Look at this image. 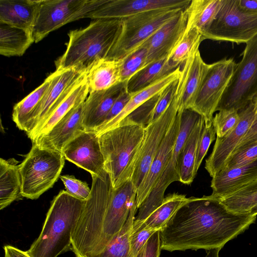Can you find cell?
Segmentation results:
<instances>
[{
  "mask_svg": "<svg viewBox=\"0 0 257 257\" xmlns=\"http://www.w3.org/2000/svg\"><path fill=\"white\" fill-rule=\"evenodd\" d=\"M89 93L85 73L73 88L37 128L27 136L32 142L47 133L58 121L76 105L84 101Z\"/></svg>",
  "mask_w": 257,
  "mask_h": 257,
  "instance_id": "obj_25",
  "label": "cell"
},
{
  "mask_svg": "<svg viewBox=\"0 0 257 257\" xmlns=\"http://www.w3.org/2000/svg\"><path fill=\"white\" fill-rule=\"evenodd\" d=\"M123 59H104L93 66L86 73L89 92L108 89L121 81Z\"/></svg>",
  "mask_w": 257,
  "mask_h": 257,
  "instance_id": "obj_29",
  "label": "cell"
},
{
  "mask_svg": "<svg viewBox=\"0 0 257 257\" xmlns=\"http://www.w3.org/2000/svg\"><path fill=\"white\" fill-rule=\"evenodd\" d=\"M181 71L179 66L172 72L162 77L143 89L134 93L121 112L107 123L98 127L95 132L98 135L114 127L120 121L148 99L160 93L178 80Z\"/></svg>",
  "mask_w": 257,
  "mask_h": 257,
  "instance_id": "obj_26",
  "label": "cell"
},
{
  "mask_svg": "<svg viewBox=\"0 0 257 257\" xmlns=\"http://www.w3.org/2000/svg\"><path fill=\"white\" fill-rule=\"evenodd\" d=\"M221 4V0H191L185 9L186 26L196 28L203 35L215 19Z\"/></svg>",
  "mask_w": 257,
  "mask_h": 257,
  "instance_id": "obj_33",
  "label": "cell"
},
{
  "mask_svg": "<svg viewBox=\"0 0 257 257\" xmlns=\"http://www.w3.org/2000/svg\"><path fill=\"white\" fill-rule=\"evenodd\" d=\"M121 27V19H96L84 29L70 31L66 49L55 62L56 69H74L87 73L106 58Z\"/></svg>",
  "mask_w": 257,
  "mask_h": 257,
  "instance_id": "obj_2",
  "label": "cell"
},
{
  "mask_svg": "<svg viewBox=\"0 0 257 257\" xmlns=\"http://www.w3.org/2000/svg\"><path fill=\"white\" fill-rule=\"evenodd\" d=\"M65 159L89 172L99 175L104 170V160L98 135L95 131H83L63 149Z\"/></svg>",
  "mask_w": 257,
  "mask_h": 257,
  "instance_id": "obj_16",
  "label": "cell"
},
{
  "mask_svg": "<svg viewBox=\"0 0 257 257\" xmlns=\"http://www.w3.org/2000/svg\"><path fill=\"white\" fill-rule=\"evenodd\" d=\"M147 50L142 46L135 53L123 59L121 69V81L127 84L130 79L144 67Z\"/></svg>",
  "mask_w": 257,
  "mask_h": 257,
  "instance_id": "obj_41",
  "label": "cell"
},
{
  "mask_svg": "<svg viewBox=\"0 0 257 257\" xmlns=\"http://www.w3.org/2000/svg\"><path fill=\"white\" fill-rule=\"evenodd\" d=\"M188 198L185 195L173 193L164 198L161 205L132 232L148 227L160 231L176 211Z\"/></svg>",
  "mask_w": 257,
  "mask_h": 257,
  "instance_id": "obj_36",
  "label": "cell"
},
{
  "mask_svg": "<svg viewBox=\"0 0 257 257\" xmlns=\"http://www.w3.org/2000/svg\"><path fill=\"white\" fill-rule=\"evenodd\" d=\"M34 42L32 32L0 22V54L22 56Z\"/></svg>",
  "mask_w": 257,
  "mask_h": 257,
  "instance_id": "obj_32",
  "label": "cell"
},
{
  "mask_svg": "<svg viewBox=\"0 0 257 257\" xmlns=\"http://www.w3.org/2000/svg\"><path fill=\"white\" fill-rule=\"evenodd\" d=\"M60 178L65 187L66 191L69 194L83 200L88 199L91 188L86 182L76 179L73 175H62Z\"/></svg>",
  "mask_w": 257,
  "mask_h": 257,
  "instance_id": "obj_43",
  "label": "cell"
},
{
  "mask_svg": "<svg viewBox=\"0 0 257 257\" xmlns=\"http://www.w3.org/2000/svg\"><path fill=\"white\" fill-rule=\"evenodd\" d=\"M91 192L73 230L71 250L76 257H93L113 188L108 173L91 176Z\"/></svg>",
  "mask_w": 257,
  "mask_h": 257,
  "instance_id": "obj_4",
  "label": "cell"
},
{
  "mask_svg": "<svg viewBox=\"0 0 257 257\" xmlns=\"http://www.w3.org/2000/svg\"><path fill=\"white\" fill-rule=\"evenodd\" d=\"M126 83H120L108 89L89 92L84 102L82 124L86 131H95L104 121L113 103Z\"/></svg>",
  "mask_w": 257,
  "mask_h": 257,
  "instance_id": "obj_23",
  "label": "cell"
},
{
  "mask_svg": "<svg viewBox=\"0 0 257 257\" xmlns=\"http://www.w3.org/2000/svg\"><path fill=\"white\" fill-rule=\"evenodd\" d=\"M204 40L195 27L186 26L185 31L170 56V64L175 69L183 65L190 55L199 48Z\"/></svg>",
  "mask_w": 257,
  "mask_h": 257,
  "instance_id": "obj_38",
  "label": "cell"
},
{
  "mask_svg": "<svg viewBox=\"0 0 257 257\" xmlns=\"http://www.w3.org/2000/svg\"><path fill=\"white\" fill-rule=\"evenodd\" d=\"M160 231H157L135 257H159L161 251Z\"/></svg>",
  "mask_w": 257,
  "mask_h": 257,
  "instance_id": "obj_47",
  "label": "cell"
},
{
  "mask_svg": "<svg viewBox=\"0 0 257 257\" xmlns=\"http://www.w3.org/2000/svg\"><path fill=\"white\" fill-rule=\"evenodd\" d=\"M139 125L119 126L98 135L104 160L113 189L131 179L144 137Z\"/></svg>",
  "mask_w": 257,
  "mask_h": 257,
  "instance_id": "obj_5",
  "label": "cell"
},
{
  "mask_svg": "<svg viewBox=\"0 0 257 257\" xmlns=\"http://www.w3.org/2000/svg\"><path fill=\"white\" fill-rule=\"evenodd\" d=\"M177 81L173 82L160 93L151 122L157 119L172 101L176 90Z\"/></svg>",
  "mask_w": 257,
  "mask_h": 257,
  "instance_id": "obj_45",
  "label": "cell"
},
{
  "mask_svg": "<svg viewBox=\"0 0 257 257\" xmlns=\"http://www.w3.org/2000/svg\"><path fill=\"white\" fill-rule=\"evenodd\" d=\"M137 210L136 204L132 207L121 230L104 249L95 257H132L130 237Z\"/></svg>",
  "mask_w": 257,
  "mask_h": 257,
  "instance_id": "obj_35",
  "label": "cell"
},
{
  "mask_svg": "<svg viewBox=\"0 0 257 257\" xmlns=\"http://www.w3.org/2000/svg\"><path fill=\"white\" fill-rule=\"evenodd\" d=\"M52 77L51 74L39 87L14 106L13 120L17 126L26 134L30 131L35 113L48 90Z\"/></svg>",
  "mask_w": 257,
  "mask_h": 257,
  "instance_id": "obj_28",
  "label": "cell"
},
{
  "mask_svg": "<svg viewBox=\"0 0 257 257\" xmlns=\"http://www.w3.org/2000/svg\"><path fill=\"white\" fill-rule=\"evenodd\" d=\"M191 0H106L88 14L93 19H122L141 13L166 9H185Z\"/></svg>",
  "mask_w": 257,
  "mask_h": 257,
  "instance_id": "obj_18",
  "label": "cell"
},
{
  "mask_svg": "<svg viewBox=\"0 0 257 257\" xmlns=\"http://www.w3.org/2000/svg\"><path fill=\"white\" fill-rule=\"evenodd\" d=\"M106 0H40L32 29L34 42L70 22L86 18Z\"/></svg>",
  "mask_w": 257,
  "mask_h": 257,
  "instance_id": "obj_11",
  "label": "cell"
},
{
  "mask_svg": "<svg viewBox=\"0 0 257 257\" xmlns=\"http://www.w3.org/2000/svg\"><path fill=\"white\" fill-rule=\"evenodd\" d=\"M256 35L257 13L241 9L238 0H221L215 19L202 36L204 40L245 44Z\"/></svg>",
  "mask_w": 257,
  "mask_h": 257,
  "instance_id": "obj_9",
  "label": "cell"
},
{
  "mask_svg": "<svg viewBox=\"0 0 257 257\" xmlns=\"http://www.w3.org/2000/svg\"><path fill=\"white\" fill-rule=\"evenodd\" d=\"M257 144V113L248 131L241 140L233 152L240 151L251 146ZM232 153V154H233Z\"/></svg>",
  "mask_w": 257,
  "mask_h": 257,
  "instance_id": "obj_49",
  "label": "cell"
},
{
  "mask_svg": "<svg viewBox=\"0 0 257 257\" xmlns=\"http://www.w3.org/2000/svg\"><path fill=\"white\" fill-rule=\"evenodd\" d=\"M216 132L213 126L212 122L205 123L201 134L196 153L195 169L197 172L203 159L206 155L208 149L215 139Z\"/></svg>",
  "mask_w": 257,
  "mask_h": 257,
  "instance_id": "obj_42",
  "label": "cell"
},
{
  "mask_svg": "<svg viewBox=\"0 0 257 257\" xmlns=\"http://www.w3.org/2000/svg\"><path fill=\"white\" fill-rule=\"evenodd\" d=\"M256 159H257V144L234 152L228 159L223 169L242 166Z\"/></svg>",
  "mask_w": 257,
  "mask_h": 257,
  "instance_id": "obj_44",
  "label": "cell"
},
{
  "mask_svg": "<svg viewBox=\"0 0 257 257\" xmlns=\"http://www.w3.org/2000/svg\"><path fill=\"white\" fill-rule=\"evenodd\" d=\"M157 231L158 230L146 227L134 232H132L130 243L132 257H135L136 255L150 237Z\"/></svg>",
  "mask_w": 257,
  "mask_h": 257,
  "instance_id": "obj_46",
  "label": "cell"
},
{
  "mask_svg": "<svg viewBox=\"0 0 257 257\" xmlns=\"http://www.w3.org/2000/svg\"><path fill=\"white\" fill-rule=\"evenodd\" d=\"M204 125V119L201 116L182 148L177 162L180 182L189 185L196 175L195 165L199 140Z\"/></svg>",
  "mask_w": 257,
  "mask_h": 257,
  "instance_id": "obj_31",
  "label": "cell"
},
{
  "mask_svg": "<svg viewBox=\"0 0 257 257\" xmlns=\"http://www.w3.org/2000/svg\"><path fill=\"white\" fill-rule=\"evenodd\" d=\"M183 10H156L122 19L119 34L105 59L126 58L139 50L155 32Z\"/></svg>",
  "mask_w": 257,
  "mask_h": 257,
  "instance_id": "obj_7",
  "label": "cell"
},
{
  "mask_svg": "<svg viewBox=\"0 0 257 257\" xmlns=\"http://www.w3.org/2000/svg\"><path fill=\"white\" fill-rule=\"evenodd\" d=\"M5 257H31L27 253L12 245H5L4 247Z\"/></svg>",
  "mask_w": 257,
  "mask_h": 257,
  "instance_id": "obj_50",
  "label": "cell"
},
{
  "mask_svg": "<svg viewBox=\"0 0 257 257\" xmlns=\"http://www.w3.org/2000/svg\"><path fill=\"white\" fill-rule=\"evenodd\" d=\"M240 8L247 12L257 13V0H238Z\"/></svg>",
  "mask_w": 257,
  "mask_h": 257,
  "instance_id": "obj_51",
  "label": "cell"
},
{
  "mask_svg": "<svg viewBox=\"0 0 257 257\" xmlns=\"http://www.w3.org/2000/svg\"><path fill=\"white\" fill-rule=\"evenodd\" d=\"M160 93L140 105L120 121L114 127L124 125L135 124L145 128L152 121Z\"/></svg>",
  "mask_w": 257,
  "mask_h": 257,
  "instance_id": "obj_39",
  "label": "cell"
},
{
  "mask_svg": "<svg viewBox=\"0 0 257 257\" xmlns=\"http://www.w3.org/2000/svg\"><path fill=\"white\" fill-rule=\"evenodd\" d=\"M256 218V215L231 211L211 195L191 197L160 231L161 249H221L247 229Z\"/></svg>",
  "mask_w": 257,
  "mask_h": 257,
  "instance_id": "obj_1",
  "label": "cell"
},
{
  "mask_svg": "<svg viewBox=\"0 0 257 257\" xmlns=\"http://www.w3.org/2000/svg\"><path fill=\"white\" fill-rule=\"evenodd\" d=\"M256 113H257V97L253 100Z\"/></svg>",
  "mask_w": 257,
  "mask_h": 257,
  "instance_id": "obj_54",
  "label": "cell"
},
{
  "mask_svg": "<svg viewBox=\"0 0 257 257\" xmlns=\"http://www.w3.org/2000/svg\"><path fill=\"white\" fill-rule=\"evenodd\" d=\"M210 66L203 61L199 48L183 63L174 98L178 112L191 109Z\"/></svg>",
  "mask_w": 257,
  "mask_h": 257,
  "instance_id": "obj_15",
  "label": "cell"
},
{
  "mask_svg": "<svg viewBox=\"0 0 257 257\" xmlns=\"http://www.w3.org/2000/svg\"><path fill=\"white\" fill-rule=\"evenodd\" d=\"M241 55L216 111H238L257 97V35L245 43Z\"/></svg>",
  "mask_w": 257,
  "mask_h": 257,
  "instance_id": "obj_8",
  "label": "cell"
},
{
  "mask_svg": "<svg viewBox=\"0 0 257 257\" xmlns=\"http://www.w3.org/2000/svg\"><path fill=\"white\" fill-rule=\"evenodd\" d=\"M86 200L62 190L55 197L38 238L27 251L31 257H57L71 250L73 230Z\"/></svg>",
  "mask_w": 257,
  "mask_h": 257,
  "instance_id": "obj_3",
  "label": "cell"
},
{
  "mask_svg": "<svg viewBox=\"0 0 257 257\" xmlns=\"http://www.w3.org/2000/svg\"><path fill=\"white\" fill-rule=\"evenodd\" d=\"M186 25L187 17L184 9L147 40L142 46L147 50L144 68L171 55L181 38Z\"/></svg>",
  "mask_w": 257,
  "mask_h": 257,
  "instance_id": "obj_19",
  "label": "cell"
},
{
  "mask_svg": "<svg viewBox=\"0 0 257 257\" xmlns=\"http://www.w3.org/2000/svg\"><path fill=\"white\" fill-rule=\"evenodd\" d=\"M65 160L62 153L33 144L19 165L22 196L36 199L51 188L60 176Z\"/></svg>",
  "mask_w": 257,
  "mask_h": 257,
  "instance_id": "obj_6",
  "label": "cell"
},
{
  "mask_svg": "<svg viewBox=\"0 0 257 257\" xmlns=\"http://www.w3.org/2000/svg\"><path fill=\"white\" fill-rule=\"evenodd\" d=\"M40 3V0H1L0 22L32 32Z\"/></svg>",
  "mask_w": 257,
  "mask_h": 257,
  "instance_id": "obj_27",
  "label": "cell"
},
{
  "mask_svg": "<svg viewBox=\"0 0 257 257\" xmlns=\"http://www.w3.org/2000/svg\"><path fill=\"white\" fill-rule=\"evenodd\" d=\"M84 73L74 69H56L51 73V83L35 113L27 135L45 120Z\"/></svg>",
  "mask_w": 257,
  "mask_h": 257,
  "instance_id": "obj_20",
  "label": "cell"
},
{
  "mask_svg": "<svg viewBox=\"0 0 257 257\" xmlns=\"http://www.w3.org/2000/svg\"><path fill=\"white\" fill-rule=\"evenodd\" d=\"M229 210L239 213H250L257 205V179L235 192L218 199Z\"/></svg>",
  "mask_w": 257,
  "mask_h": 257,
  "instance_id": "obj_37",
  "label": "cell"
},
{
  "mask_svg": "<svg viewBox=\"0 0 257 257\" xmlns=\"http://www.w3.org/2000/svg\"><path fill=\"white\" fill-rule=\"evenodd\" d=\"M238 112L240 119L237 125L224 137L216 138L212 153L206 160L205 168L212 178L224 168L252 124L256 114L253 101Z\"/></svg>",
  "mask_w": 257,
  "mask_h": 257,
  "instance_id": "obj_17",
  "label": "cell"
},
{
  "mask_svg": "<svg viewBox=\"0 0 257 257\" xmlns=\"http://www.w3.org/2000/svg\"><path fill=\"white\" fill-rule=\"evenodd\" d=\"M137 189L131 179L113 189L104 217L100 238L93 257L100 253L121 230L132 207L136 204Z\"/></svg>",
  "mask_w": 257,
  "mask_h": 257,
  "instance_id": "obj_14",
  "label": "cell"
},
{
  "mask_svg": "<svg viewBox=\"0 0 257 257\" xmlns=\"http://www.w3.org/2000/svg\"><path fill=\"white\" fill-rule=\"evenodd\" d=\"M257 179V159L244 165L223 169L212 177L211 196L225 197Z\"/></svg>",
  "mask_w": 257,
  "mask_h": 257,
  "instance_id": "obj_24",
  "label": "cell"
},
{
  "mask_svg": "<svg viewBox=\"0 0 257 257\" xmlns=\"http://www.w3.org/2000/svg\"><path fill=\"white\" fill-rule=\"evenodd\" d=\"M170 56L154 62L135 74L126 84L127 91H138L176 69L170 64Z\"/></svg>",
  "mask_w": 257,
  "mask_h": 257,
  "instance_id": "obj_34",
  "label": "cell"
},
{
  "mask_svg": "<svg viewBox=\"0 0 257 257\" xmlns=\"http://www.w3.org/2000/svg\"><path fill=\"white\" fill-rule=\"evenodd\" d=\"M201 115L191 109L181 112L180 130L171 156L147 197L138 208L134 220L136 225L141 224L162 203L164 193L169 185L179 181L177 162L180 153L195 124Z\"/></svg>",
  "mask_w": 257,
  "mask_h": 257,
  "instance_id": "obj_10",
  "label": "cell"
},
{
  "mask_svg": "<svg viewBox=\"0 0 257 257\" xmlns=\"http://www.w3.org/2000/svg\"><path fill=\"white\" fill-rule=\"evenodd\" d=\"M220 250L218 248L208 250L205 257H219V253Z\"/></svg>",
  "mask_w": 257,
  "mask_h": 257,
  "instance_id": "obj_52",
  "label": "cell"
},
{
  "mask_svg": "<svg viewBox=\"0 0 257 257\" xmlns=\"http://www.w3.org/2000/svg\"><path fill=\"white\" fill-rule=\"evenodd\" d=\"M132 93L127 91L126 87L122 91L118 97L113 103L109 112L107 114L104 122L100 126L107 123L117 116L128 103L132 97Z\"/></svg>",
  "mask_w": 257,
  "mask_h": 257,
  "instance_id": "obj_48",
  "label": "cell"
},
{
  "mask_svg": "<svg viewBox=\"0 0 257 257\" xmlns=\"http://www.w3.org/2000/svg\"><path fill=\"white\" fill-rule=\"evenodd\" d=\"M240 117L238 111L225 109L218 111L212 119V124L217 138H222L237 125Z\"/></svg>",
  "mask_w": 257,
  "mask_h": 257,
  "instance_id": "obj_40",
  "label": "cell"
},
{
  "mask_svg": "<svg viewBox=\"0 0 257 257\" xmlns=\"http://www.w3.org/2000/svg\"><path fill=\"white\" fill-rule=\"evenodd\" d=\"M178 112L174 98L163 114L145 128L144 139L131 179L137 189L148 173Z\"/></svg>",
  "mask_w": 257,
  "mask_h": 257,
  "instance_id": "obj_13",
  "label": "cell"
},
{
  "mask_svg": "<svg viewBox=\"0 0 257 257\" xmlns=\"http://www.w3.org/2000/svg\"><path fill=\"white\" fill-rule=\"evenodd\" d=\"M250 213L257 215V205L253 207L250 211Z\"/></svg>",
  "mask_w": 257,
  "mask_h": 257,
  "instance_id": "obj_53",
  "label": "cell"
},
{
  "mask_svg": "<svg viewBox=\"0 0 257 257\" xmlns=\"http://www.w3.org/2000/svg\"><path fill=\"white\" fill-rule=\"evenodd\" d=\"M18 161L0 159V209L2 210L15 200L21 199L22 183Z\"/></svg>",
  "mask_w": 257,
  "mask_h": 257,
  "instance_id": "obj_30",
  "label": "cell"
},
{
  "mask_svg": "<svg viewBox=\"0 0 257 257\" xmlns=\"http://www.w3.org/2000/svg\"><path fill=\"white\" fill-rule=\"evenodd\" d=\"M180 117L181 112H178L148 173L137 189L136 205L138 209L148 196L170 158L180 130Z\"/></svg>",
  "mask_w": 257,
  "mask_h": 257,
  "instance_id": "obj_22",
  "label": "cell"
},
{
  "mask_svg": "<svg viewBox=\"0 0 257 257\" xmlns=\"http://www.w3.org/2000/svg\"><path fill=\"white\" fill-rule=\"evenodd\" d=\"M84 102L72 108L47 133L37 138L33 144L62 153L65 146L81 132Z\"/></svg>",
  "mask_w": 257,
  "mask_h": 257,
  "instance_id": "obj_21",
  "label": "cell"
},
{
  "mask_svg": "<svg viewBox=\"0 0 257 257\" xmlns=\"http://www.w3.org/2000/svg\"><path fill=\"white\" fill-rule=\"evenodd\" d=\"M232 58H224L211 64L197 98L191 109L212 122L214 113L231 80L236 66Z\"/></svg>",
  "mask_w": 257,
  "mask_h": 257,
  "instance_id": "obj_12",
  "label": "cell"
}]
</instances>
